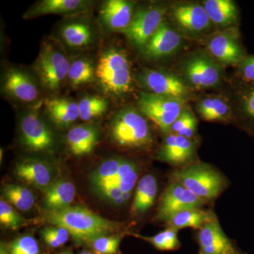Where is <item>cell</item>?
Here are the masks:
<instances>
[{
	"label": "cell",
	"mask_w": 254,
	"mask_h": 254,
	"mask_svg": "<svg viewBox=\"0 0 254 254\" xmlns=\"http://www.w3.org/2000/svg\"><path fill=\"white\" fill-rule=\"evenodd\" d=\"M46 218L53 226L67 230L77 242L89 244L98 237L113 233L120 228L118 222L103 218L80 205L47 211Z\"/></svg>",
	"instance_id": "6da1fadb"
},
{
	"label": "cell",
	"mask_w": 254,
	"mask_h": 254,
	"mask_svg": "<svg viewBox=\"0 0 254 254\" xmlns=\"http://www.w3.org/2000/svg\"><path fill=\"white\" fill-rule=\"evenodd\" d=\"M95 78L107 94L121 96L131 91V64L126 53L115 48L105 50L95 66Z\"/></svg>",
	"instance_id": "7a4b0ae2"
},
{
	"label": "cell",
	"mask_w": 254,
	"mask_h": 254,
	"mask_svg": "<svg viewBox=\"0 0 254 254\" xmlns=\"http://www.w3.org/2000/svg\"><path fill=\"white\" fill-rule=\"evenodd\" d=\"M178 182L203 202L215 199L223 191L226 182L221 174L208 164H190L173 174Z\"/></svg>",
	"instance_id": "3957f363"
},
{
	"label": "cell",
	"mask_w": 254,
	"mask_h": 254,
	"mask_svg": "<svg viewBox=\"0 0 254 254\" xmlns=\"http://www.w3.org/2000/svg\"><path fill=\"white\" fill-rule=\"evenodd\" d=\"M70 63L58 42L48 40L42 43L33 69L42 86L51 92L58 91L67 79Z\"/></svg>",
	"instance_id": "277c9868"
},
{
	"label": "cell",
	"mask_w": 254,
	"mask_h": 254,
	"mask_svg": "<svg viewBox=\"0 0 254 254\" xmlns=\"http://www.w3.org/2000/svg\"><path fill=\"white\" fill-rule=\"evenodd\" d=\"M133 108L120 110L113 118L110 132L117 144L126 148H143L152 142L151 131L147 120Z\"/></svg>",
	"instance_id": "5b68a950"
},
{
	"label": "cell",
	"mask_w": 254,
	"mask_h": 254,
	"mask_svg": "<svg viewBox=\"0 0 254 254\" xmlns=\"http://www.w3.org/2000/svg\"><path fill=\"white\" fill-rule=\"evenodd\" d=\"M185 100L151 93H141L138 98L139 111L164 132L171 131L174 123L183 111Z\"/></svg>",
	"instance_id": "8992f818"
},
{
	"label": "cell",
	"mask_w": 254,
	"mask_h": 254,
	"mask_svg": "<svg viewBox=\"0 0 254 254\" xmlns=\"http://www.w3.org/2000/svg\"><path fill=\"white\" fill-rule=\"evenodd\" d=\"M183 72L191 86L208 88L221 82L222 69L215 60L205 53L192 55L183 64Z\"/></svg>",
	"instance_id": "52a82bcc"
},
{
	"label": "cell",
	"mask_w": 254,
	"mask_h": 254,
	"mask_svg": "<svg viewBox=\"0 0 254 254\" xmlns=\"http://www.w3.org/2000/svg\"><path fill=\"white\" fill-rule=\"evenodd\" d=\"M19 127L21 140L28 149L33 152H44L53 148V131L36 110L23 114Z\"/></svg>",
	"instance_id": "ba28073f"
},
{
	"label": "cell",
	"mask_w": 254,
	"mask_h": 254,
	"mask_svg": "<svg viewBox=\"0 0 254 254\" xmlns=\"http://www.w3.org/2000/svg\"><path fill=\"white\" fill-rule=\"evenodd\" d=\"M204 203L181 184L173 180L160 198L157 218L167 222L175 214L190 209L200 208Z\"/></svg>",
	"instance_id": "9c48e42d"
},
{
	"label": "cell",
	"mask_w": 254,
	"mask_h": 254,
	"mask_svg": "<svg viewBox=\"0 0 254 254\" xmlns=\"http://www.w3.org/2000/svg\"><path fill=\"white\" fill-rule=\"evenodd\" d=\"M164 16L163 8L155 6L138 10L123 33L133 46L142 50L163 22Z\"/></svg>",
	"instance_id": "30bf717a"
},
{
	"label": "cell",
	"mask_w": 254,
	"mask_h": 254,
	"mask_svg": "<svg viewBox=\"0 0 254 254\" xmlns=\"http://www.w3.org/2000/svg\"><path fill=\"white\" fill-rule=\"evenodd\" d=\"M138 78L140 83L149 93L184 100L190 94L186 83L173 73L148 69L142 71Z\"/></svg>",
	"instance_id": "8fae6325"
},
{
	"label": "cell",
	"mask_w": 254,
	"mask_h": 254,
	"mask_svg": "<svg viewBox=\"0 0 254 254\" xmlns=\"http://www.w3.org/2000/svg\"><path fill=\"white\" fill-rule=\"evenodd\" d=\"M196 240L200 254H247L227 237L215 215L198 230Z\"/></svg>",
	"instance_id": "7c38bea8"
},
{
	"label": "cell",
	"mask_w": 254,
	"mask_h": 254,
	"mask_svg": "<svg viewBox=\"0 0 254 254\" xmlns=\"http://www.w3.org/2000/svg\"><path fill=\"white\" fill-rule=\"evenodd\" d=\"M2 89L11 99L22 103H32L39 98L40 90L29 73L21 68H8L3 76Z\"/></svg>",
	"instance_id": "4fadbf2b"
},
{
	"label": "cell",
	"mask_w": 254,
	"mask_h": 254,
	"mask_svg": "<svg viewBox=\"0 0 254 254\" xmlns=\"http://www.w3.org/2000/svg\"><path fill=\"white\" fill-rule=\"evenodd\" d=\"M239 36L238 31L232 29L217 33L210 38L208 43V50L217 63L238 65L245 59L247 55Z\"/></svg>",
	"instance_id": "5bb4252c"
},
{
	"label": "cell",
	"mask_w": 254,
	"mask_h": 254,
	"mask_svg": "<svg viewBox=\"0 0 254 254\" xmlns=\"http://www.w3.org/2000/svg\"><path fill=\"white\" fill-rule=\"evenodd\" d=\"M181 44V36L164 21L141 50L148 59L158 60L173 54Z\"/></svg>",
	"instance_id": "9a60e30c"
},
{
	"label": "cell",
	"mask_w": 254,
	"mask_h": 254,
	"mask_svg": "<svg viewBox=\"0 0 254 254\" xmlns=\"http://www.w3.org/2000/svg\"><path fill=\"white\" fill-rule=\"evenodd\" d=\"M134 14V4L126 0H108L103 3L100 11L102 22L113 31H125Z\"/></svg>",
	"instance_id": "2e32d148"
},
{
	"label": "cell",
	"mask_w": 254,
	"mask_h": 254,
	"mask_svg": "<svg viewBox=\"0 0 254 254\" xmlns=\"http://www.w3.org/2000/svg\"><path fill=\"white\" fill-rule=\"evenodd\" d=\"M91 4L84 0H42L26 11L23 17L30 19L48 14L73 16L86 12Z\"/></svg>",
	"instance_id": "e0dca14e"
},
{
	"label": "cell",
	"mask_w": 254,
	"mask_h": 254,
	"mask_svg": "<svg viewBox=\"0 0 254 254\" xmlns=\"http://www.w3.org/2000/svg\"><path fill=\"white\" fill-rule=\"evenodd\" d=\"M195 152V143L191 140L171 133L165 137L158 159L173 165H182L193 158Z\"/></svg>",
	"instance_id": "ac0fdd59"
},
{
	"label": "cell",
	"mask_w": 254,
	"mask_h": 254,
	"mask_svg": "<svg viewBox=\"0 0 254 254\" xmlns=\"http://www.w3.org/2000/svg\"><path fill=\"white\" fill-rule=\"evenodd\" d=\"M15 173L21 181L46 190L52 184V171L48 164L38 159H25L16 165Z\"/></svg>",
	"instance_id": "d6986e66"
},
{
	"label": "cell",
	"mask_w": 254,
	"mask_h": 254,
	"mask_svg": "<svg viewBox=\"0 0 254 254\" xmlns=\"http://www.w3.org/2000/svg\"><path fill=\"white\" fill-rule=\"evenodd\" d=\"M173 15L179 26L190 33H200L210 26L208 15L200 4L178 5L174 8Z\"/></svg>",
	"instance_id": "ffe728a7"
},
{
	"label": "cell",
	"mask_w": 254,
	"mask_h": 254,
	"mask_svg": "<svg viewBox=\"0 0 254 254\" xmlns=\"http://www.w3.org/2000/svg\"><path fill=\"white\" fill-rule=\"evenodd\" d=\"M99 132L93 125H78L70 129L66 135V142L70 151L76 156L89 154L94 149Z\"/></svg>",
	"instance_id": "44dd1931"
},
{
	"label": "cell",
	"mask_w": 254,
	"mask_h": 254,
	"mask_svg": "<svg viewBox=\"0 0 254 254\" xmlns=\"http://www.w3.org/2000/svg\"><path fill=\"white\" fill-rule=\"evenodd\" d=\"M45 107L52 121L59 126H68L79 118L78 103L69 98H47Z\"/></svg>",
	"instance_id": "7402d4cb"
},
{
	"label": "cell",
	"mask_w": 254,
	"mask_h": 254,
	"mask_svg": "<svg viewBox=\"0 0 254 254\" xmlns=\"http://www.w3.org/2000/svg\"><path fill=\"white\" fill-rule=\"evenodd\" d=\"M76 195V189L71 182L59 180L45 190V204L48 211L70 206Z\"/></svg>",
	"instance_id": "603a6c76"
},
{
	"label": "cell",
	"mask_w": 254,
	"mask_h": 254,
	"mask_svg": "<svg viewBox=\"0 0 254 254\" xmlns=\"http://www.w3.org/2000/svg\"><path fill=\"white\" fill-rule=\"evenodd\" d=\"M203 6L210 21L218 26L227 27L238 21V8L231 0H206Z\"/></svg>",
	"instance_id": "cb8c5ba5"
},
{
	"label": "cell",
	"mask_w": 254,
	"mask_h": 254,
	"mask_svg": "<svg viewBox=\"0 0 254 254\" xmlns=\"http://www.w3.org/2000/svg\"><path fill=\"white\" fill-rule=\"evenodd\" d=\"M60 36L67 46L73 48H85L93 41L91 26L82 21L65 23L60 29Z\"/></svg>",
	"instance_id": "d4e9b609"
},
{
	"label": "cell",
	"mask_w": 254,
	"mask_h": 254,
	"mask_svg": "<svg viewBox=\"0 0 254 254\" xmlns=\"http://www.w3.org/2000/svg\"><path fill=\"white\" fill-rule=\"evenodd\" d=\"M157 193L158 183L155 177L152 175L142 177L137 185L132 211L136 213H145L154 204Z\"/></svg>",
	"instance_id": "484cf974"
},
{
	"label": "cell",
	"mask_w": 254,
	"mask_h": 254,
	"mask_svg": "<svg viewBox=\"0 0 254 254\" xmlns=\"http://www.w3.org/2000/svg\"><path fill=\"white\" fill-rule=\"evenodd\" d=\"M213 215L212 212L205 211L201 208L190 209L175 214L167 222L169 227L177 231L187 227L199 230Z\"/></svg>",
	"instance_id": "4316f807"
},
{
	"label": "cell",
	"mask_w": 254,
	"mask_h": 254,
	"mask_svg": "<svg viewBox=\"0 0 254 254\" xmlns=\"http://www.w3.org/2000/svg\"><path fill=\"white\" fill-rule=\"evenodd\" d=\"M197 110L200 118L207 122L224 121L232 113L230 105L218 96L206 97L197 104Z\"/></svg>",
	"instance_id": "83f0119b"
},
{
	"label": "cell",
	"mask_w": 254,
	"mask_h": 254,
	"mask_svg": "<svg viewBox=\"0 0 254 254\" xmlns=\"http://www.w3.org/2000/svg\"><path fill=\"white\" fill-rule=\"evenodd\" d=\"M95 79V67L89 60L79 58L70 64L67 80L71 86H84Z\"/></svg>",
	"instance_id": "f1b7e54d"
},
{
	"label": "cell",
	"mask_w": 254,
	"mask_h": 254,
	"mask_svg": "<svg viewBox=\"0 0 254 254\" xmlns=\"http://www.w3.org/2000/svg\"><path fill=\"white\" fill-rule=\"evenodd\" d=\"M3 195L8 203L22 211H28L34 205V195L26 187L15 185H6L3 190Z\"/></svg>",
	"instance_id": "f546056e"
},
{
	"label": "cell",
	"mask_w": 254,
	"mask_h": 254,
	"mask_svg": "<svg viewBox=\"0 0 254 254\" xmlns=\"http://www.w3.org/2000/svg\"><path fill=\"white\" fill-rule=\"evenodd\" d=\"M239 98L240 118L246 128L254 133V83L243 84Z\"/></svg>",
	"instance_id": "4dcf8cb0"
},
{
	"label": "cell",
	"mask_w": 254,
	"mask_h": 254,
	"mask_svg": "<svg viewBox=\"0 0 254 254\" xmlns=\"http://www.w3.org/2000/svg\"><path fill=\"white\" fill-rule=\"evenodd\" d=\"M79 118L83 121H90L99 118L108 110V102L103 97L88 95L78 103Z\"/></svg>",
	"instance_id": "1f68e13d"
},
{
	"label": "cell",
	"mask_w": 254,
	"mask_h": 254,
	"mask_svg": "<svg viewBox=\"0 0 254 254\" xmlns=\"http://www.w3.org/2000/svg\"><path fill=\"white\" fill-rule=\"evenodd\" d=\"M138 181L136 164L123 158L118 173L112 183L116 185L123 192L132 191ZM109 185V184H108Z\"/></svg>",
	"instance_id": "d6a6232c"
},
{
	"label": "cell",
	"mask_w": 254,
	"mask_h": 254,
	"mask_svg": "<svg viewBox=\"0 0 254 254\" xmlns=\"http://www.w3.org/2000/svg\"><path fill=\"white\" fill-rule=\"evenodd\" d=\"M123 158H113L105 160L95 170L91 177L93 185L97 190L112 183L118 173Z\"/></svg>",
	"instance_id": "836d02e7"
},
{
	"label": "cell",
	"mask_w": 254,
	"mask_h": 254,
	"mask_svg": "<svg viewBox=\"0 0 254 254\" xmlns=\"http://www.w3.org/2000/svg\"><path fill=\"white\" fill-rule=\"evenodd\" d=\"M177 230L169 227L164 231L153 237H145L139 235H133L141 240L151 244L157 250L160 251H175L180 247V242L177 237Z\"/></svg>",
	"instance_id": "e575fe53"
},
{
	"label": "cell",
	"mask_w": 254,
	"mask_h": 254,
	"mask_svg": "<svg viewBox=\"0 0 254 254\" xmlns=\"http://www.w3.org/2000/svg\"><path fill=\"white\" fill-rule=\"evenodd\" d=\"M196 128L197 121L194 115L190 110L184 109L181 115L174 123L171 131L179 136L190 139L194 136Z\"/></svg>",
	"instance_id": "d590c367"
},
{
	"label": "cell",
	"mask_w": 254,
	"mask_h": 254,
	"mask_svg": "<svg viewBox=\"0 0 254 254\" xmlns=\"http://www.w3.org/2000/svg\"><path fill=\"white\" fill-rule=\"evenodd\" d=\"M41 235L47 245L51 248L57 249L67 242L70 234L63 227L53 226L43 229Z\"/></svg>",
	"instance_id": "8d00e7d4"
},
{
	"label": "cell",
	"mask_w": 254,
	"mask_h": 254,
	"mask_svg": "<svg viewBox=\"0 0 254 254\" xmlns=\"http://www.w3.org/2000/svg\"><path fill=\"white\" fill-rule=\"evenodd\" d=\"M0 223L14 230L24 223V220L15 211L12 205L2 198L0 200Z\"/></svg>",
	"instance_id": "74e56055"
},
{
	"label": "cell",
	"mask_w": 254,
	"mask_h": 254,
	"mask_svg": "<svg viewBox=\"0 0 254 254\" xmlns=\"http://www.w3.org/2000/svg\"><path fill=\"white\" fill-rule=\"evenodd\" d=\"M120 239L118 236H101L95 239L90 245L96 254H116L118 253Z\"/></svg>",
	"instance_id": "f35d334b"
},
{
	"label": "cell",
	"mask_w": 254,
	"mask_h": 254,
	"mask_svg": "<svg viewBox=\"0 0 254 254\" xmlns=\"http://www.w3.org/2000/svg\"><path fill=\"white\" fill-rule=\"evenodd\" d=\"M10 254H40L38 242L29 235L15 240L9 246Z\"/></svg>",
	"instance_id": "ab89813d"
},
{
	"label": "cell",
	"mask_w": 254,
	"mask_h": 254,
	"mask_svg": "<svg viewBox=\"0 0 254 254\" xmlns=\"http://www.w3.org/2000/svg\"><path fill=\"white\" fill-rule=\"evenodd\" d=\"M238 72L243 84L254 83V55H247L239 64Z\"/></svg>",
	"instance_id": "60d3db41"
},
{
	"label": "cell",
	"mask_w": 254,
	"mask_h": 254,
	"mask_svg": "<svg viewBox=\"0 0 254 254\" xmlns=\"http://www.w3.org/2000/svg\"><path fill=\"white\" fill-rule=\"evenodd\" d=\"M98 190L105 198L110 200L115 204L120 205L125 203L123 197H122L123 191L116 185L109 184V185L100 187V188L98 189Z\"/></svg>",
	"instance_id": "b9f144b4"
},
{
	"label": "cell",
	"mask_w": 254,
	"mask_h": 254,
	"mask_svg": "<svg viewBox=\"0 0 254 254\" xmlns=\"http://www.w3.org/2000/svg\"><path fill=\"white\" fill-rule=\"evenodd\" d=\"M0 254H10L9 246L3 242H1V245H0Z\"/></svg>",
	"instance_id": "7bdbcfd3"
},
{
	"label": "cell",
	"mask_w": 254,
	"mask_h": 254,
	"mask_svg": "<svg viewBox=\"0 0 254 254\" xmlns=\"http://www.w3.org/2000/svg\"><path fill=\"white\" fill-rule=\"evenodd\" d=\"M131 193L132 191L123 192L122 197H123V199L124 202H125V203L128 202L130 198H131Z\"/></svg>",
	"instance_id": "ee69618b"
},
{
	"label": "cell",
	"mask_w": 254,
	"mask_h": 254,
	"mask_svg": "<svg viewBox=\"0 0 254 254\" xmlns=\"http://www.w3.org/2000/svg\"><path fill=\"white\" fill-rule=\"evenodd\" d=\"M80 254H93L91 253V252H81V253Z\"/></svg>",
	"instance_id": "f6af8a7d"
},
{
	"label": "cell",
	"mask_w": 254,
	"mask_h": 254,
	"mask_svg": "<svg viewBox=\"0 0 254 254\" xmlns=\"http://www.w3.org/2000/svg\"><path fill=\"white\" fill-rule=\"evenodd\" d=\"M60 254H71V252H63V253H62Z\"/></svg>",
	"instance_id": "bcb514c9"
},
{
	"label": "cell",
	"mask_w": 254,
	"mask_h": 254,
	"mask_svg": "<svg viewBox=\"0 0 254 254\" xmlns=\"http://www.w3.org/2000/svg\"></svg>",
	"instance_id": "7dc6e473"
}]
</instances>
